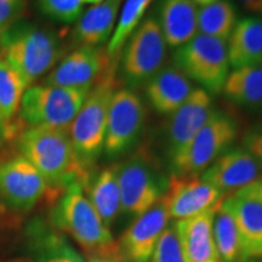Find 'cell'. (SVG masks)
Wrapping results in <instances>:
<instances>
[{"label": "cell", "instance_id": "cell-1", "mask_svg": "<svg viewBox=\"0 0 262 262\" xmlns=\"http://www.w3.org/2000/svg\"><path fill=\"white\" fill-rule=\"evenodd\" d=\"M19 148L49 186L66 188L74 182H81L86 187L88 166L75 153L68 130L31 127L22 135Z\"/></svg>", "mask_w": 262, "mask_h": 262}, {"label": "cell", "instance_id": "cell-2", "mask_svg": "<svg viewBox=\"0 0 262 262\" xmlns=\"http://www.w3.org/2000/svg\"><path fill=\"white\" fill-rule=\"evenodd\" d=\"M0 50L27 86L50 71L62 52L55 33L29 24H15L2 33Z\"/></svg>", "mask_w": 262, "mask_h": 262}, {"label": "cell", "instance_id": "cell-3", "mask_svg": "<svg viewBox=\"0 0 262 262\" xmlns=\"http://www.w3.org/2000/svg\"><path fill=\"white\" fill-rule=\"evenodd\" d=\"M52 221L57 228L70 234L86 254L110 250L118 244L85 194V185L81 182L63 188L52 210Z\"/></svg>", "mask_w": 262, "mask_h": 262}, {"label": "cell", "instance_id": "cell-4", "mask_svg": "<svg viewBox=\"0 0 262 262\" xmlns=\"http://www.w3.org/2000/svg\"><path fill=\"white\" fill-rule=\"evenodd\" d=\"M114 77L116 68L91 88L80 111L68 127L72 145L85 166H89L103 150L108 108L117 88Z\"/></svg>", "mask_w": 262, "mask_h": 262}, {"label": "cell", "instance_id": "cell-5", "mask_svg": "<svg viewBox=\"0 0 262 262\" xmlns=\"http://www.w3.org/2000/svg\"><path fill=\"white\" fill-rule=\"evenodd\" d=\"M91 89L37 85L25 91L21 116L32 127L68 130Z\"/></svg>", "mask_w": 262, "mask_h": 262}, {"label": "cell", "instance_id": "cell-6", "mask_svg": "<svg viewBox=\"0 0 262 262\" xmlns=\"http://www.w3.org/2000/svg\"><path fill=\"white\" fill-rule=\"evenodd\" d=\"M173 66L208 93L220 94L229 74L225 40L196 34L173 54Z\"/></svg>", "mask_w": 262, "mask_h": 262}, {"label": "cell", "instance_id": "cell-7", "mask_svg": "<svg viewBox=\"0 0 262 262\" xmlns=\"http://www.w3.org/2000/svg\"><path fill=\"white\" fill-rule=\"evenodd\" d=\"M119 183L122 211L126 215H142L165 195L169 179L147 153H139L116 166Z\"/></svg>", "mask_w": 262, "mask_h": 262}, {"label": "cell", "instance_id": "cell-8", "mask_svg": "<svg viewBox=\"0 0 262 262\" xmlns=\"http://www.w3.org/2000/svg\"><path fill=\"white\" fill-rule=\"evenodd\" d=\"M237 134L238 125L233 118L214 110L185 153L171 164L173 175L198 176L203 173L233 143Z\"/></svg>", "mask_w": 262, "mask_h": 262}, {"label": "cell", "instance_id": "cell-9", "mask_svg": "<svg viewBox=\"0 0 262 262\" xmlns=\"http://www.w3.org/2000/svg\"><path fill=\"white\" fill-rule=\"evenodd\" d=\"M166 41L158 19L148 17L134 31L123 52L122 73L127 85L146 84L164 68Z\"/></svg>", "mask_w": 262, "mask_h": 262}, {"label": "cell", "instance_id": "cell-10", "mask_svg": "<svg viewBox=\"0 0 262 262\" xmlns=\"http://www.w3.org/2000/svg\"><path fill=\"white\" fill-rule=\"evenodd\" d=\"M147 111L139 95L129 89L114 91L107 116L103 149L110 158L123 155L139 140L146 124Z\"/></svg>", "mask_w": 262, "mask_h": 262}, {"label": "cell", "instance_id": "cell-11", "mask_svg": "<svg viewBox=\"0 0 262 262\" xmlns=\"http://www.w3.org/2000/svg\"><path fill=\"white\" fill-rule=\"evenodd\" d=\"M49 185L24 156L0 160V204L28 211L47 194Z\"/></svg>", "mask_w": 262, "mask_h": 262}, {"label": "cell", "instance_id": "cell-12", "mask_svg": "<svg viewBox=\"0 0 262 262\" xmlns=\"http://www.w3.org/2000/svg\"><path fill=\"white\" fill-rule=\"evenodd\" d=\"M116 68L112 57L101 47H80L62 60L49 74L47 85L91 89Z\"/></svg>", "mask_w": 262, "mask_h": 262}, {"label": "cell", "instance_id": "cell-13", "mask_svg": "<svg viewBox=\"0 0 262 262\" xmlns=\"http://www.w3.org/2000/svg\"><path fill=\"white\" fill-rule=\"evenodd\" d=\"M214 111L210 94L202 88L193 89L187 100L172 114L166 129L168 150L171 164L181 157L191 145L202 126Z\"/></svg>", "mask_w": 262, "mask_h": 262}, {"label": "cell", "instance_id": "cell-14", "mask_svg": "<svg viewBox=\"0 0 262 262\" xmlns=\"http://www.w3.org/2000/svg\"><path fill=\"white\" fill-rule=\"evenodd\" d=\"M170 214L164 196L124 232L118 245L129 262H149L160 234L168 227Z\"/></svg>", "mask_w": 262, "mask_h": 262}, {"label": "cell", "instance_id": "cell-15", "mask_svg": "<svg viewBox=\"0 0 262 262\" xmlns=\"http://www.w3.org/2000/svg\"><path fill=\"white\" fill-rule=\"evenodd\" d=\"M222 193L199 176H176L169 179L164 201L170 217H191L215 206L222 201Z\"/></svg>", "mask_w": 262, "mask_h": 262}, {"label": "cell", "instance_id": "cell-16", "mask_svg": "<svg viewBox=\"0 0 262 262\" xmlns=\"http://www.w3.org/2000/svg\"><path fill=\"white\" fill-rule=\"evenodd\" d=\"M262 173V163L245 148L222 153L201 178L224 194L241 191Z\"/></svg>", "mask_w": 262, "mask_h": 262}, {"label": "cell", "instance_id": "cell-17", "mask_svg": "<svg viewBox=\"0 0 262 262\" xmlns=\"http://www.w3.org/2000/svg\"><path fill=\"white\" fill-rule=\"evenodd\" d=\"M220 203L201 214L173 224L186 262L220 261L212 235V221Z\"/></svg>", "mask_w": 262, "mask_h": 262}, {"label": "cell", "instance_id": "cell-18", "mask_svg": "<svg viewBox=\"0 0 262 262\" xmlns=\"http://www.w3.org/2000/svg\"><path fill=\"white\" fill-rule=\"evenodd\" d=\"M221 204L237 225L243 261L262 258V202L233 193L222 199Z\"/></svg>", "mask_w": 262, "mask_h": 262}, {"label": "cell", "instance_id": "cell-19", "mask_svg": "<svg viewBox=\"0 0 262 262\" xmlns=\"http://www.w3.org/2000/svg\"><path fill=\"white\" fill-rule=\"evenodd\" d=\"M188 79L175 66L164 67L146 83V95L156 112L170 116L187 100L193 91Z\"/></svg>", "mask_w": 262, "mask_h": 262}, {"label": "cell", "instance_id": "cell-20", "mask_svg": "<svg viewBox=\"0 0 262 262\" xmlns=\"http://www.w3.org/2000/svg\"><path fill=\"white\" fill-rule=\"evenodd\" d=\"M198 9L191 0H160L159 25L166 45L180 48L198 34Z\"/></svg>", "mask_w": 262, "mask_h": 262}, {"label": "cell", "instance_id": "cell-21", "mask_svg": "<svg viewBox=\"0 0 262 262\" xmlns=\"http://www.w3.org/2000/svg\"><path fill=\"white\" fill-rule=\"evenodd\" d=\"M122 0H103L88 9L75 26L74 39L81 47H100L112 37Z\"/></svg>", "mask_w": 262, "mask_h": 262}, {"label": "cell", "instance_id": "cell-22", "mask_svg": "<svg viewBox=\"0 0 262 262\" xmlns=\"http://www.w3.org/2000/svg\"><path fill=\"white\" fill-rule=\"evenodd\" d=\"M228 39V61L234 70L262 64L261 17H248L237 22Z\"/></svg>", "mask_w": 262, "mask_h": 262}, {"label": "cell", "instance_id": "cell-23", "mask_svg": "<svg viewBox=\"0 0 262 262\" xmlns=\"http://www.w3.org/2000/svg\"><path fill=\"white\" fill-rule=\"evenodd\" d=\"M222 91L237 106L262 111V68L255 66L231 72Z\"/></svg>", "mask_w": 262, "mask_h": 262}, {"label": "cell", "instance_id": "cell-24", "mask_svg": "<svg viewBox=\"0 0 262 262\" xmlns=\"http://www.w3.org/2000/svg\"><path fill=\"white\" fill-rule=\"evenodd\" d=\"M85 189H88V198L95 210L102 219L103 224L110 228L118 214L122 211V199L116 166L106 168L98 172L89 187H85Z\"/></svg>", "mask_w": 262, "mask_h": 262}, {"label": "cell", "instance_id": "cell-25", "mask_svg": "<svg viewBox=\"0 0 262 262\" xmlns=\"http://www.w3.org/2000/svg\"><path fill=\"white\" fill-rule=\"evenodd\" d=\"M31 262H86L60 232L41 226L32 228Z\"/></svg>", "mask_w": 262, "mask_h": 262}, {"label": "cell", "instance_id": "cell-26", "mask_svg": "<svg viewBox=\"0 0 262 262\" xmlns=\"http://www.w3.org/2000/svg\"><path fill=\"white\" fill-rule=\"evenodd\" d=\"M198 34L227 40L237 25V12L229 0H217L198 9Z\"/></svg>", "mask_w": 262, "mask_h": 262}, {"label": "cell", "instance_id": "cell-27", "mask_svg": "<svg viewBox=\"0 0 262 262\" xmlns=\"http://www.w3.org/2000/svg\"><path fill=\"white\" fill-rule=\"evenodd\" d=\"M212 235L221 262H244L237 225L231 212L221 203L212 221Z\"/></svg>", "mask_w": 262, "mask_h": 262}, {"label": "cell", "instance_id": "cell-28", "mask_svg": "<svg viewBox=\"0 0 262 262\" xmlns=\"http://www.w3.org/2000/svg\"><path fill=\"white\" fill-rule=\"evenodd\" d=\"M152 2L153 0H125L120 11L119 19L106 49L111 57L116 56L124 48L127 39L140 25L146 10Z\"/></svg>", "mask_w": 262, "mask_h": 262}, {"label": "cell", "instance_id": "cell-29", "mask_svg": "<svg viewBox=\"0 0 262 262\" xmlns=\"http://www.w3.org/2000/svg\"><path fill=\"white\" fill-rule=\"evenodd\" d=\"M27 84L8 62L0 60V116L4 120L14 117L21 106Z\"/></svg>", "mask_w": 262, "mask_h": 262}, {"label": "cell", "instance_id": "cell-30", "mask_svg": "<svg viewBox=\"0 0 262 262\" xmlns=\"http://www.w3.org/2000/svg\"><path fill=\"white\" fill-rule=\"evenodd\" d=\"M152 262H186L181 244L178 237L175 225L169 226L163 231L153 250Z\"/></svg>", "mask_w": 262, "mask_h": 262}, {"label": "cell", "instance_id": "cell-31", "mask_svg": "<svg viewBox=\"0 0 262 262\" xmlns=\"http://www.w3.org/2000/svg\"><path fill=\"white\" fill-rule=\"evenodd\" d=\"M84 4V0H39V6L45 15L63 24L77 21Z\"/></svg>", "mask_w": 262, "mask_h": 262}, {"label": "cell", "instance_id": "cell-32", "mask_svg": "<svg viewBox=\"0 0 262 262\" xmlns=\"http://www.w3.org/2000/svg\"><path fill=\"white\" fill-rule=\"evenodd\" d=\"M26 0H0V34L17 22Z\"/></svg>", "mask_w": 262, "mask_h": 262}, {"label": "cell", "instance_id": "cell-33", "mask_svg": "<svg viewBox=\"0 0 262 262\" xmlns=\"http://www.w3.org/2000/svg\"><path fill=\"white\" fill-rule=\"evenodd\" d=\"M244 147L262 163V127H255L245 134Z\"/></svg>", "mask_w": 262, "mask_h": 262}, {"label": "cell", "instance_id": "cell-34", "mask_svg": "<svg viewBox=\"0 0 262 262\" xmlns=\"http://www.w3.org/2000/svg\"><path fill=\"white\" fill-rule=\"evenodd\" d=\"M88 262H129L125 257L123 256L120 251L119 245L110 249V250L101 251V253H93L86 254Z\"/></svg>", "mask_w": 262, "mask_h": 262}, {"label": "cell", "instance_id": "cell-35", "mask_svg": "<svg viewBox=\"0 0 262 262\" xmlns=\"http://www.w3.org/2000/svg\"><path fill=\"white\" fill-rule=\"evenodd\" d=\"M235 193L244 196H250V198H255L257 199V201L262 202V173L253 183H250V185L247 186L245 188L241 189V191Z\"/></svg>", "mask_w": 262, "mask_h": 262}, {"label": "cell", "instance_id": "cell-36", "mask_svg": "<svg viewBox=\"0 0 262 262\" xmlns=\"http://www.w3.org/2000/svg\"><path fill=\"white\" fill-rule=\"evenodd\" d=\"M238 2L251 14L262 15V0H238Z\"/></svg>", "mask_w": 262, "mask_h": 262}, {"label": "cell", "instance_id": "cell-37", "mask_svg": "<svg viewBox=\"0 0 262 262\" xmlns=\"http://www.w3.org/2000/svg\"><path fill=\"white\" fill-rule=\"evenodd\" d=\"M194 5H199V6H204L208 4H211V3L217 2V0H191Z\"/></svg>", "mask_w": 262, "mask_h": 262}, {"label": "cell", "instance_id": "cell-38", "mask_svg": "<svg viewBox=\"0 0 262 262\" xmlns=\"http://www.w3.org/2000/svg\"><path fill=\"white\" fill-rule=\"evenodd\" d=\"M3 133H4V119L0 116V135H2Z\"/></svg>", "mask_w": 262, "mask_h": 262}, {"label": "cell", "instance_id": "cell-39", "mask_svg": "<svg viewBox=\"0 0 262 262\" xmlns=\"http://www.w3.org/2000/svg\"><path fill=\"white\" fill-rule=\"evenodd\" d=\"M103 2V0H86V3H89V4H98V3Z\"/></svg>", "mask_w": 262, "mask_h": 262}, {"label": "cell", "instance_id": "cell-40", "mask_svg": "<svg viewBox=\"0 0 262 262\" xmlns=\"http://www.w3.org/2000/svg\"><path fill=\"white\" fill-rule=\"evenodd\" d=\"M215 262H221V261H215Z\"/></svg>", "mask_w": 262, "mask_h": 262}, {"label": "cell", "instance_id": "cell-41", "mask_svg": "<svg viewBox=\"0 0 262 262\" xmlns=\"http://www.w3.org/2000/svg\"><path fill=\"white\" fill-rule=\"evenodd\" d=\"M260 67H261V68H262V64H261V66H260Z\"/></svg>", "mask_w": 262, "mask_h": 262}, {"label": "cell", "instance_id": "cell-42", "mask_svg": "<svg viewBox=\"0 0 262 262\" xmlns=\"http://www.w3.org/2000/svg\"><path fill=\"white\" fill-rule=\"evenodd\" d=\"M260 262H262V260H261V261H260Z\"/></svg>", "mask_w": 262, "mask_h": 262}]
</instances>
